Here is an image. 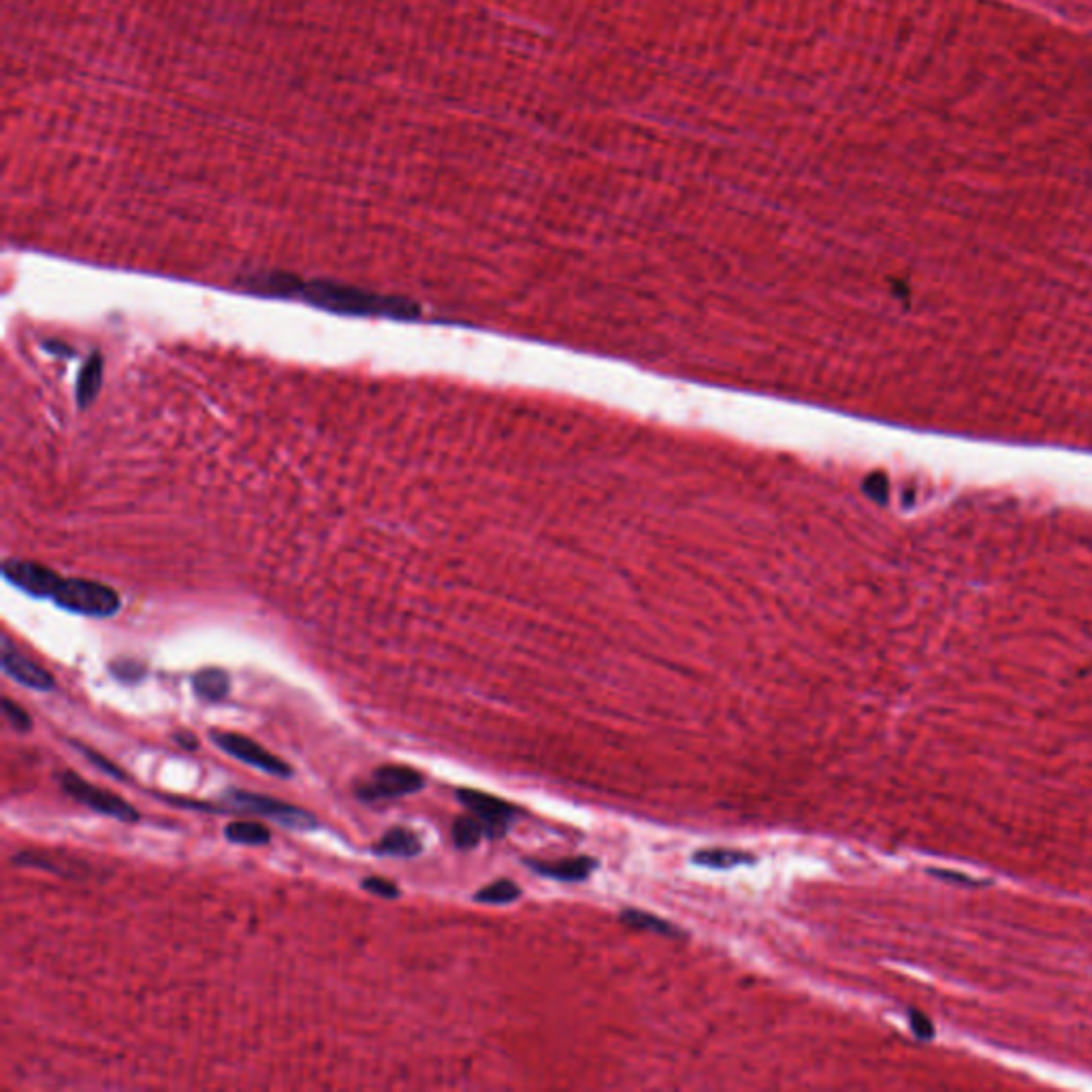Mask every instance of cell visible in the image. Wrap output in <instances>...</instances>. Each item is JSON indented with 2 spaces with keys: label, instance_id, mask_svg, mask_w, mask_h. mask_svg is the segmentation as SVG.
Listing matches in <instances>:
<instances>
[{
  "label": "cell",
  "instance_id": "cell-7",
  "mask_svg": "<svg viewBox=\"0 0 1092 1092\" xmlns=\"http://www.w3.org/2000/svg\"><path fill=\"white\" fill-rule=\"evenodd\" d=\"M457 798L469 813L481 819L487 838H502L518 815V809L512 807L510 802L478 789H459Z\"/></svg>",
  "mask_w": 1092,
  "mask_h": 1092
},
{
  "label": "cell",
  "instance_id": "cell-8",
  "mask_svg": "<svg viewBox=\"0 0 1092 1092\" xmlns=\"http://www.w3.org/2000/svg\"><path fill=\"white\" fill-rule=\"evenodd\" d=\"M3 576L13 587H18V589L34 598H53L60 580H63L56 572L45 568V565L22 562V559H6L3 564Z\"/></svg>",
  "mask_w": 1092,
  "mask_h": 1092
},
{
  "label": "cell",
  "instance_id": "cell-4",
  "mask_svg": "<svg viewBox=\"0 0 1092 1092\" xmlns=\"http://www.w3.org/2000/svg\"><path fill=\"white\" fill-rule=\"evenodd\" d=\"M60 785H63L65 794L75 798V801L84 804V807L92 809L94 813L107 815L125 824L139 822V811H136L131 802H126L125 798L113 794V791L97 788L94 783L81 779L77 773L66 770V773L60 775Z\"/></svg>",
  "mask_w": 1092,
  "mask_h": 1092
},
{
  "label": "cell",
  "instance_id": "cell-10",
  "mask_svg": "<svg viewBox=\"0 0 1092 1092\" xmlns=\"http://www.w3.org/2000/svg\"><path fill=\"white\" fill-rule=\"evenodd\" d=\"M528 866L542 877L572 884V882H583V879L589 877L593 869L598 866V862L593 858L576 856V858L551 860V862H544V860H528Z\"/></svg>",
  "mask_w": 1092,
  "mask_h": 1092
},
{
  "label": "cell",
  "instance_id": "cell-16",
  "mask_svg": "<svg viewBox=\"0 0 1092 1092\" xmlns=\"http://www.w3.org/2000/svg\"><path fill=\"white\" fill-rule=\"evenodd\" d=\"M692 862L713 871H730L734 869V866L754 864L755 858L751 856V853L739 849H700L694 853Z\"/></svg>",
  "mask_w": 1092,
  "mask_h": 1092
},
{
  "label": "cell",
  "instance_id": "cell-9",
  "mask_svg": "<svg viewBox=\"0 0 1092 1092\" xmlns=\"http://www.w3.org/2000/svg\"><path fill=\"white\" fill-rule=\"evenodd\" d=\"M3 671L6 677L18 681L19 685L34 689V692H52L53 689L52 674L19 653L6 636L3 638Z\"/></svg>",
  "mask_w": 1092,
  "mask_h": 1092
},
{
  "label": "cell",
  "instance_id": "cell-1",
  "mask_svg": "<svg viewBox=\"0 0 1092 1092\" xmlns=\"http://www.w3.org/2000/svg\"><path fill=\"white\" fill-rule=\"evenodd\" d=\"M302 295L305 297V302L320 307V310L354 314V316H386L399 320L419 316V305L408 302V299L375 295V292H367L363 289H354V286L338 282H325V279L303 284Z\"/></svg>",
  "mask_w": 1092,
  "mask_h": 1092
},
{
  "label": "cell",
  "instance_id": "cell-24",
  "mask_svg": "<svg viewBox=\"0 0 1092 1092\" xmlns=\"http://www.w3.org/2000/svg\"><path fill=\"white\" fill-rule=\"evenodd\" d=\"M112 672L115 679L125 681V682H136L139 681L146 671H143L141 664H136V661H118V664L112 666Z\"/></svg>",
  "mask_w": 1092,
  "mask_h": 1092
},
{
  "label": "cell",
  "instance_id": "cell-25",
  "mask_svg": "<svg viewBox=\"0 0 1092 1092\" xmlns=\"http://www.w3.org/2000/svg\"><path fill=\"white\" fill-rule=\"evenodd\" d=\"M175 741L180 742V745H182L184 749H190V751H195V749H196V745H199V742H196V739H195V734H190V732H188V734H186V732L175 734Z\"/></svg>",
  "mask_w": 1092,
  "mask_h": 1092
},
{
  "label": "cell",
  "instance_id": "cell-15",
  "mask_svg": "<svg viewBox=\"0 0 1092 1092\" xmlns=\"http://www.w3.org/2000/svg\"><path fill=\"white\" fill-rule=\"evenodd\" d=\"M224 838L233 845H245V848H261L271 841V832L261 822H248V819H235L224 825Z\"/></svg>",
  "mask_w": 1092,
  "mask_h": 1092
},
{
  "label": "cell",
  "instance_id": "cell-19",
  "mask_svg": "<svg viewBox=\"0 0 1092 1092\" xmlns=\"http://www.w3.org/2000/svg\"><path fill=\"white\" fill-rule=\"evenodd\" d=\"M621 921L632 928H638V931L658 932V934H664V937H679L681 934L679 928L672 926L671 921L653 916V913L640 911V909H625L623 913H621Z\"/></svg>",
  "mask_w": 1092,
  "mask_h": 1092
},
{
  "label": "cell",
  "instance_id": "cell-2",
  "mask_svg": "<svg viewBox=\"0 0 1092 1092\" xmlns=\"http://www.w3.org/2000/svg\"><path fill=\"white\" fill-rule=\"evenodd\" d=\"M169 804L184 809L195 811H208V813H252L258 817H269L273 822L292 830H312L316 828V817L307 811L286 804L278 798L255 794V791L243 789H229L224 791L220 802H203V801H180V798H167Z\"/></svg>",
  "mask_w": 1092,
  "mask_h": 1092
},
{
  "label": "cell",
  "instance_id": "cell-18",
  "mask_svg": "<svg viewBox=\"0 0 1092 1092\" xmlns=\"http://www.w3.org/2000/svg\"><path fill=\"white\" fill-rule=\"evenodd\" d=\"M482 838H487V832H484V825L481 819L476 815L468 813V815H461L455 819L453 824V843L457 849H474L478 843L482 841Z\"/></svg>",
  "mask_w": 1092,
  "mask_h": 1092
},
{
  "label": "cell",
  "instance_id": "cell-23",
  "mask_svg": "<svg viewBox=\"0 0 1092 1092\" xmlns=\"http://www.w3.org/2000/svg\"><path fill=\"white\" fill-rule=\"evenodd\" d=\"M73 745H77L81 754H84L92 764H97L99 770H102V773H107L109 777H113V779H126V775L122 773V768L115 766L113 762H109L105 755L97 754V751L90 749V747H86V745H79V742H73Z\"/></svg>",
  "mask_w": 1092,
  "mask_h": 1092
},
{
  "label": "cell",
  "instance_id": "cell-3",
  "mask_svg": "<svg viewBox=\"0 0 1092 1092\" xmlns=\"http://www.w3.org/2000/svg\"><path fill=\"white\" fill-rule=\"evenodd\" d=\"M52 599L60 609L86 617L107 619L120 611V596L112 587L84 578H63Z\"/></svg>",
  "mask_w": 1092,
  "mask_h": 1092
},
{
  "label": "cell",
  "instance_id": "cell-13",
  "mask_svg": "<svg viewBox=\"0 0 1092 1092\" xmlns=\"http://www.w3.org/2000/svg\"><path fill=\"white\" fill-rule=\"evenodd\" d=\"M101 385H102V359H101V354L94 352L92 357L86 361V365L81 367V372L77 375V386H75V398H77V406L81 410L88 408L94 399H97V395L101 393Z\"/></svg>",
  "mask_w": 1092,
  "mask_h": 1092
},
{
  "label": "cell",
  "instance_id": "cell-11",
  "mask_svg": "<svg viewBox=\"0 0 1092 1092\" xmlns=\"http://www.w3.org/2000/svg\"><path fill=\"white\" fill-rule=\"evenodd\" d=\"M372 851L375 856H393V858H414L422 851V841L419 835L408 828H391L386 830L378 843L374 845Z\"/></svg>",
  "mask_w": 1092,
  "mask_h": 1092
},
{
  "label": "cell",
  "instance_id": "cell-21",
  "mask_svg": "<svg viewBox=\"0 0 1092 1092\" xmlns=\"http://www.w3.org/2000/svg\"><path fill=\"white\" fill-rule=\"evenodd\" d=\"M3 715L6 723H9L18 734H26L32 730L30 715L26 713V708L19 706L18 702H13L11 698H3Z\"/></svg>",
  "mask_w": 1092,
  "mask_h": 1092
},
{
  "label": "cell",
  "instance_id": "cell-14",
  "mask_svg": "<svg viewBox=\"0 0 1092 1092\" xmlns=\"http://www.w3.org/2000/svg\"><path fill=\"white\" fill-rule=\"evenodd\" d=\"M193 689L201 700L220 702L231 692V679L222 668H205L193 677Z\"/></svg>",
  "mask_w": 1092,
  "mask_h": 1092
},
{
  "label": "cell",
  "instance_id": "cell-17",
  "mask_svg": "<svg viewBox=\"0 0 1092 1092\" xmlns=\"http://www.w3.org/2000/svg\"><path fill=\"white\" fill-rule=\"evenodd\" d=\"M11 862L16 866H29V869H41L45 872H53V875L58 877H75V871H79L81 866H75L71 864V860L68 862H60L56 856H52V853H41V851H22V853H16V856L11 858Z\"/></svg>",
  "mask_w": 1092,
  "mask_h": 1092
},
{
  "label": "cell",
  "instance_id": "cell-22",
  "mask_svg": "<svg viewBox=\"0 0 1092 1092\" xmlns=\"http://www.w3.org/2000/svg\"><path fill=\"white\" fill-rule=\"evenodd\" d=\"M361 887L378 898H386V900L399 898V887L395 885L393 882H388V879H385V877H375V875L365 877L363 882H361Z\"/></svg>",
  "mask_w": 1092,
  "mask_h": 1092
},
{
  "label": "cell",
  "instance_id": "cell-6",
  "mask_svg": "<svg viewBox=\"0 0 1092 1092\" xmlns=\"http://www.w3.org/2000/svg\"><path fill=\"white\" fill-rule=\"evenodd\" d=\"M209 739L218 749H222L227 755L235 757V760L243 762V764H248V766H252V768L261 770V773L278 777V779H291L292 777V768L289 766V764H286L284 760H279L278 755H273L271 751H267L263 745H258L256 741L248 739V736L237 734V732H220V730H211Z\"/></svg>",
  "mask_w": 1092,
  "mask_h": 1092
},
{
  "label": "cell",
  "instance_id": "cell-12",
  "mask_svg": "<svg viewBox=\"0 0 1092 1092\" xmlns=\"http://www.w3.org/2000/svg\"><path fill=\"white\" fill-rule=\"evenodd\" d=\"M242 284L248 286L250 291L261 292V295L273 297H291L303 291V282L291 273H255Z\"/></svg>",
  "mask_w": 1092,
  "mask_h": 1092
},
{
  "label": "cell",
  "instance_id": "cell-5",
  "mask_svg": "<svg viewBox=\"0 0 1092 1092\" xmlns=\"http://www.w3.org/2000/svg\"><path fill=\"white\" fill-rule=\"evenodd\" d=\"M425 788V777L419 770L401 766V764H386L375 768L372 777L357 788V796L363 802L398 801L410 794H416Z\"/></svg>",
  "mask_w": 1092,
  "mask_h": 1092
},
{
  "label": "cell",
  "instance_id": "cell-20",
  "mask_svg": "<svg viewBox=\"0 0 1092 1092\" xmlns=\"http://www.w3.org/2000/svg\"><path fill=\"white\" fill-rule=\"evenodd\" d=\"M521 896V887L510 879H497V882L484 885L474 894L476 903L482 905H510Z\"/></svg>",
  "mask_w": 1092,
  "mask_h": 1092
}]
</instances>
